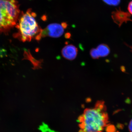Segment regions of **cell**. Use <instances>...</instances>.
I'll return each instance as SVG.
<instances>
[{"label": "cell", "mask_w": 132, "mask_h": 132, "mask_svg": "<svg viewBox=\"0 0 132 132\" xmlns=\"http://www.w3.org/2000/svg\"><path fill=\"white\" fill-rule=\"evenodd\" d=\"M90 54L92 59H98L100 57L97 48H92L90 50Z\"/></svg>", "instance_id": "9c48e42d"}, {"label": "cell", "mask_w": 132, "mask_h": 132, "mask_svg": "<svg viewBox=\"0 0 132 132\" xmlns=\"http://www.w3.org/2000/svg\"><path fill=\"white\" fill-rule=\"evenodd\" d=\"M109 124L106 108L103 101L86 109L80 119L81 132H103Z\"/></svg>", "instance_id": "6da1fadb"}, {"label": "cell", "mask_w": 132, "mask_h": 132, "mask_svg": "<svg viewBox=\"0 0 132 132\" xmlns=\"http://www.w3.org/2000/svg\"><path fill=\"white\" fill-rule=\"evenodd\" d=\"M36 14L31 9L27 12H21L16 27L18 32L15 37L23 42H30L33 38L39 41L41 39L42 29L36 21Z\"/></svg>", "instance_id": "7a4b0ae2"}, {"label": "cell", "mask_w": 132, "mask_h": 132, "mask_svg": "<svg viewBox=\"0 0 132 132\" xmlns=\"http://www.w3.org/2000/svg\"><path fill=\"white\" fill-rule=\"evenodd\" d=\"M128 10L130 14L132 15V1H130L128 5Z\"/></svg>", "instance_id": "30bf717a"}, {"label": "cell", "mask_w": 132, "mask_h": 132, "mask_svg": "<svg viewBox=\"0 0 132 132\" xmlns=\"http://www.w3.org/2000/svg\"><path fill=\"white\" fill-rule=\"evenodd\" d=\"M129 130L130 132H132V119L130 121L129 125Z\"/></svg>", "instance_id": "8fae6325"}, {"label": "cell", "mask_w": 132, "mask_h": 132, "mask_svg": "<svg viewBox=\"0 0 132 132\" xmlns=\"http://www.w3.org/2000/svg\"><path fill=\"white\" fill-rule=\"evenodd\" d=\"M100 57H105L110 53V49L106 44H101L99 45L97 48Z\"/></svg>", "instance_id": "52a82bcc"}, {"label": "cell", "mask_w": 132, "mask_h": 132, "mask_svg": "<svg viewBox=\"0 0 132 132\" xmlns=\"http://www.w3.org/2000/svg\"><path fill=\"white\" fill-rule=\"evenodd\" d=\"M67 27L66 23L61 24L54 23L49 24L46 28L43 29L41 33V38L48 37L53 38H58L63 34L64 29Z\"/></svg>", "instance_id": "277c9868"}, {"label": "cell", "mask_w": 132, "mask_h": 132, "mask_svg": "<svg viewBox=\"0 0 132 132\" xmlns=\"http://www.w3.org/2000/svg\"><path fill=\"white\" fill-rule=\"evenodd\" d=\"M106 4L109 6H117L119 5L121 0H102Z\"/></svg>", "instance_id": "ba28073f"}, {"label": "cell", "mask_w": 132, "mask_h": 132, "mask_svg": "<svg viewBox=\"0 0 132 132\" xmlns=\"http://www.w3.org/2000/svg\"><path fill=\"white\" fill-rule=\"evenodd\" d=\"M21 13L16 0H0V33L16 26Z\"/></svg>", "instance_id": "3957f363"}, {"label": "cell", "mask_w": 132, "mask_h": 132, "mask_svg": "<svg viewBox=\"0 0 132 132\" xmlns=\"http://www.w3.org/2000/svg\"><path fill=\"white\" fill-rule=\"evenodd\" d=\"M130 48H131V50H132V46H131V47H130Z\"/></svg>", "instance_id": "7c38bea8"}, {"label": "cell", "mask_w": 132, "mask_h": 132, "mask_svg": "<svg viewBox=\"0 0 132 132\" xmlns=\"http://www.w3.org/2000/svg\"><path fill=\"white\" fill-rule=\"evenodd\" d=\"M78 49L74 45L70 44L66 45L61 51L62 56L69 60H73L77 57Z\"/></svg>", "instance_id": "8992f818"}, {"label": "cell", "mask_w": 132, "mask_h": 132, "mask_svg": "<svg viewBox=\"0 0 132 132\" xmlns=\"http://www.w3.org/2000/svg\"><path fill=\"white\" fill-rule=\"evenodd\" d=\"M131 14L128 12L122 11L120 8L112 13V18L114 22L120 27L124 23L131 21Z\"/></svg>", "instance_id": "5b68a950"}]
</instances>
